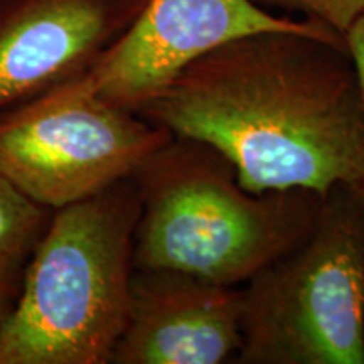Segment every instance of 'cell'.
Masks as SVG:
<instances>
[{"label":"cell","instance_id":"cell-1","mask_svg":"<svg viewBox=\"0 0 364 364\" xmlns=\"http://www.w3.org/2000/svg\"><path fill=\"white\" fill-rule=\"evenodd\" d=\"M211 144L252 193L364 184V105L343 34L265 31L191 63L139 112Z\"/></svg>","mask_w":364,"mask_h":364},{"label":"cell","instance_id":"cell-2","mask_svg":"<svg viewBox=\"0 0 364 364\" xmlns=\"http://www.w3.org/2000/svg\"><path fill=\"white\" fill-rule=\"evenodd\" d=\"M134 181V268H171L230 287L306 238L324 198L302 188L252 193L216 147L174 135Z\"/></svg>","mask_w":364,"mask_h":364},{"label":"cell","instance_id":"cell-3","mask_svg":"<svg viewBox=\"0 0 364 364\" xmlns=\"http://www.w3.org/2000/svg\"><path fill=\"white\" fill-rule=\"evenodd\" d=\"M139 216L134 177L53 211L0 332V364H108L129 311Z\"/></svg>","mask_w":364,"mask_h":364},{"label":"cell","instance_id":"cell-4","mask_svg":"<svg viewBox=\"0 0 364 364\" xmlns=\"http://www.w3.org/2000/svg\"><path fill=\"white\" fill-rule=\"evenodd\" d=\"M235 364H364V194L338 184L316 225L241 289Z\"/></svg>","mask_w":364,"mask_h":364},{"label":"cell","instance_id":"cell-5","mask_svg":"<svg viewBox=\"0 0 364 364\" xmlns=\"http://www.w3.org/2000/svg\"><path fill=\"white\" fill-rule=\"evenodd\" d=\"M171 139L103 100L86 73L0 112V174L56 211L132 179Z\"/></svg>","mask_w":364,"mask_h":364},{"label":"cell","instance_id":"cell-6","mask_svg":"<svg viewBox=\"0 0 364 364\" xmlns=\"http://www.w3.org/2000/svg\"><path fill=\"white\" fill-rule=\"evenodd\" d=\"M321 27L327 26L273 16L252 0H147L88 75L103 100L136 113L186 66L230 41L265 31Z\"/></svg>","mask_w":364,"mask_h":364},{"label":"cell","instance_id":"cell-7","mask_svg":"<svg viewBox=\"0 0 364 364\" xmlns=\"http://www.w3.org/2000/svg\"><path fill=\"white\" fill-rule=\"evenodd\" d=\"M241 348V289L171 268H134L108 364H225Z\"/></svg>","mask_w":364,"mask_h":364},{"label":"cell","instance_id":"cell-8","mask_svg":"<svg viewBox=\"0 0 364 364\" xmlns=\"http://www.w3.org/2000/svg\"><path fill=\"white\" fill-rule=\"evenodd\" d=\"M147 0H0V112L86 75Z\"/></svg>","mask_w":364,"mask_h":364},{"label":"cell","instance_id":"cell-9","mask_svg":"<svg viewBox=\"0 0 364 364\" xmlns=\"http://www.w3.org/2000/svg\"><path fill=\"white\" fill-rule=\"evenodd\" d=\"M39 206L0 174V294L16 300L34 248L51 221Z\"/></svg>","mask_w":364,"mask_h":364},{"label":"cell","instance_id":"cell-10","mask_svg":"<svg viewBox=\"0 0 364 364\" xmlns=\"http://www.w3.org/2000/svg\"><path fill=\"white\" fill-rule=\"evenodd\" d=\"M252 2L268 12L277 9V11L302 14L306 19L326 24L343 36L364 12V0H252Z\"/></svg>","mask_w":364,"mask_h":364},{"label":"cell","instance_id":"cell-11","mask_svg":"<svg viewBox=\"0 0 364 364\" xmlns=\"http://www.w3.org/2000/svg\"><path fill=\"white\" fill-rule=\"evenodd\" d=\"M344 39L346 46H348V51L351 54L354 68H356L359 90H361L364 105V12L358 17L356 22L349 27L348 33L344 34ZM361 193L364 194V184L361 188Z\"/></svg>","mask_w":364,"mask_h":364},{"label":"cell","instance_id":"cell-12","mask_svg":"<svg viewBox=\"0 0 364 364\" xmlns=\"http://www.w3.org/2000/svg\"><path fill=\"white\" fill-rule=\"evenodd\" d=\"M14 302H16V300L7 297V295L0 294V332H2V329H4V324H6L7 317L11 316V312L14 309Z\"/></svg>","mask_w":364,"mask_h":364}]
</instances>
